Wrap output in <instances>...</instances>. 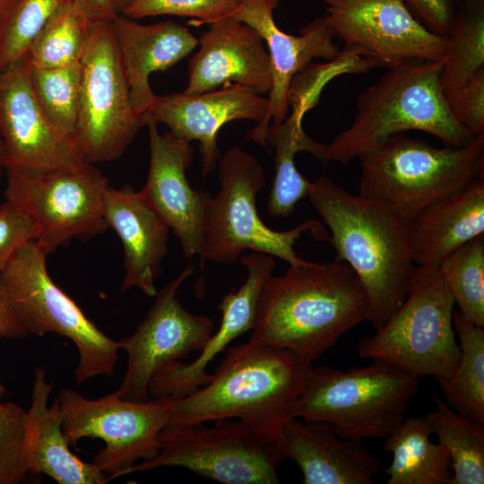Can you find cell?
<instances>
[{
    "instance_id": "obj_1",
    "label": "cell",
    "mask_w": 484,
    "mask_h": 484,
    "mask_svg": "<svg viewBox=\"0 0 484 484\" xmlns=\"http://www.w3.org/2000/svg\"><path fill=\"white\" fill-rule=\"evenodd\" d=\"M368 317L365 290L346 263L304 261L266 280L249 341L289 350L313 363Z\"/></svg>"
},
{
    "instance_id": "obj_41",
    "label": "cell",
    "mask_w": 484,
    "mask_h": 484,
    "mask_svg": "<svg viewBox=\"0 0 484 484\" xmlns=\"http://www.w3.org/2000/svg\"><path fill=\"white\" fill-rule=\"evenodd\" d=\"M412 14L431 32L446 37L458 0H402Z\"/></svg>"
},
{
    "instance_id": "obj_21",
    "label": "cell",
    "mask_w": 484,
    "mask_h": 484,
    "mask_svg": "<svg viewBox=\"0 0 484 484\" xmlns=\"http://www.w3.org/2000/svg\"><path fill=\"white\" fill-rule=\"evenodd\" d=\"M239 259L247 276L238 290L226 294L218 305L222 315L219 329L191 363L177 360L154 375L149 385V394L153 398L179 399L196 391L210 379L206 367L211 361L238 336L252 331L260 292L272 275L275 263L272 255L260 252Z\"/></svg>"
},
{
    "instance_id": "obj_37",
    "label": "cell",
    "mask_w": 484,
    "mask_h": 484,
    "mask_svg": "<svg viewBox=\"0 0 484 484\" xmlns=\"http://www.w3.org/2000/svg\"><path fill=\"white\" fill-rule=\"evenodd\" d=\"M27 413L13 402H0V484H16L29 471Z\"/></svg>"
},
{
    "instance_id": "obj_45",
    "label": "cell",
    "mask_w": 484,
    "mask_h": 484,
    "mask_svg": "<svg viewBox=\"0 0 484 484\" xmlns=\"http://www.w3.org/2000/svg\"><path fill=\"white\" fill-rule=\"evenodd\" d=\"M113 2V6H114V9H115V12L117 13H120L123 6L125 5L126 0H112Z\"/></svg>"
},
{
    "instance_id": "obj_26",
    "label": "cell",
    "mask_w": 484,
    "mask_h": 484,
    "mask_svg": "<svg viewBox=\"0 0 484 484\" xmlns=\"http://www.w3.org/2000/svg\"><path fill=\"white\" fill-rule=\"evenodd\" d=\"M416 265L439 266L453 251L484 233V177L434 202L410 222Z\"/></svg>"
},
{
    "instance_id": "obj_13",
    "label": "cell",
    "mask_w": 484,
    "mask_h": 484,
    "mask_svg": "<svg viewBox=\"0 0 484 484\" xmlns=\"http://www.w3.org/2000/svg\"><path fill=\"white\" fill-rule=\"evenodd\" d=\"M56 399L70 445L84 437L104 441L105 447L92 462L108 474V481L137 461L158 454L160 434L169 422L172 403L170 398L127 401L117 392L91 400L71 388L61 389Z\"/></svg>"
},
{
    "instance_id": "obj_42",
    "label": "cell",
    "mask_w": 484,
    "mask_h": 484,
    "mask_svg": "<svg viewBox=\"0 0 484 484\" xmlns=\"http://www.w3.org/2000/svg\"><path fill=\"white\" fill-rule=\"evenodd\" d=\"M28 335L17 319L3 290L0 289V340L23 339L28 337ZM4 393L5 389L0 384V395H4Z\"/></svg>"
},
{
    "instance_id": "obj_30",
    "label": "cell",
    "mask_w": 484,
    "mask_h": 484,
    "mask_svg": "<svg viewBox=\"0 0 484 484\" xmlns=\"http://www.w3.org/2000/svg\"><path fill=\"white\" fill-rule=\"evenodd\" d=\"M440 73L446 101L484 67V0H458Z\"/></svg>"
},
{
    "instance_id": "obj_14",
    "label": "cell",
    "mask_w": 484,
    "mask_h": 484,
    "mask_svg": "<svg viewBox=\"0 0 484 484\" xmlns=\"http://www.w3.org/2000/svg\"><path fill=\"white\" fill-rule=\"evenodd\" d=\"M342 53L376 68L445 58L446 37L428 30L402 0H322Z\"/></svg>"
},
{
    "instance_id": "obj_22",
    "label": "cell",
    "mask_w": 484,
    "mask_h": 484,
    "mask_svg": "<svg viewBox=\"0 0 484 484\" xmlns=\"http://www.w3.org/2000/svg\"><path fill=\"white\" fill-rule=\"evenodd\" d=\"M284 460L294 461L304 484H372L380 459L361 440L340 436L327 424L290 419L281 438Z\"/></svg>"
},
{
    "instance_id": "obj_2",
    "label": "cell",
    "mask_w": 484,
    "mask_h": 484,
    "mask_svg": "<svg viewBox=\"0 0 484 484\" xmlns=\"http://www.w3.org/2000/svg\"><path fill=\"white\" fill-rule=\"evenodd\" d=\"M313 367L296 353L273 345L248 341L233 346L205 385L172 399L168 424L242 419L281 453L284 425Z\"/></svg>"
},
{
    "instance_id": "obj_6",
    "label": "cell",
    "mask_w": 484,
    "mask_h": 484,
    "mask_svg": "<svg viewBox=\"0 0 484 484\" xmlns=\"http://www.w3.org/2000/svg\"><path fill=\"white\" fill-rule=\"evenodd\" d=\"M349 370L313 367L292 418L331 426L344 438H386L405 419L419 390V376L372 360Z\"/></svg>"
},
{
    "instance_id": "obj_12",
    "label": "cell",
    "mask_w": 484,
    "mask_h": 484,
    "mask_svg": "<svg viewBox=\"0 0 484 484\" xmlns=\"http://www.w3.org/2000/svg\"><path fill=\"white\" fill-rule=\"evenodd\" d=\"M6 172L5 199L33 219L35 241L48 255L73 238L96 236L108 228L104 196L109 185L93 164Z\"/></svg>"
},
{
    "instance_id": "obj_17",
    "label": "cell",
    "mask_w": 484,
    "mask_h": 484,
    "mask_svg": "<svg viewBox=\"0 0 484 484\" xmlns=\"http://www.w3.org/2000/svg\"><path fill=\"white\" fill-rule=\"evenodd\" d=\"M150 138V168L142 194L177 238L185 257L202 255L212 195L194 190L186 169L193 162L191 143L170 132L161 134L145 117Z\"/></svg>"
},
{
    "instance_id": "obj_40",
    "label": "cell",
    "mask_w": 484,
    "mask_h": 484,
    "mask_svg": "<svg viewBox=\"0 0 484 484\" xmlns=\"http://www.w3.org/2000/svg\"><path fill=\"white\" fill-rule=\"evenodd\" d=\"M446 102L456 120L471 134L484 133V67Z\"/></svg>"
},
{
    "instance_id": "obj_10",
    "label": "cell",
    "mask_w": 484,
    "mask_h": 484,
    "mask_svg": "<svg viewBox=\"0 0 484 484\" xmlns=\"http://www.w3.org/2000/svg\"><path fill=\"white\" fill-rule=\"evenodd\" d=\"M194 424H168L159 437V452L148 461L122 471L120 476L159 467H184L224 484H277L278 447L249 423L225 419Z\"/></svg>"
},
{
    "instance_id": "obj_16",
    "label": "cell",
    "mask_w": 484,
    "mask_h": 484,
    "mask_svg": "<svg viewBox=\"0 0 484 484\" xmlns=\"http://www.w3.org/2000/svg\"><path fill=\"white\" fill-rule=\"evenodd\" d=\"M0 134L5 169H75L86 162L48 121L33 92L26 57L0 70Z\"/></svg>"
},
{
    "instance_id": "obj_8",
    "label": "cell",
    "mask_w": 484,
    "mask_h": 484,
    "mask_svg": "<svg viewBox=\"0 0 484 484\" xmlns=\"http://www.w3.org/2000/svg\"><path fill=\"white\" fill-rule=\"evenodd\" d=\"M454 298L438 266L416 265L405 300L358 345L363 359L395 365L417 376L445 377L461 354L453 324Z\"/></svg>"
},
{
    "instance_id": "obj_38",
    "label": "cell",
    "mask_w": 484,
    "mask_h": 484,
    "mask_svg": "<svg viewBox=\"0 0 484 484\" xmlns=\"http://www.w3.org/2000/svg\"><path fill=\"white\" fill-rule=\"evenodd\" d=\"M241 0H126L120 13L140 19L157 15L189 17L197 23H211L233 15Z\"/></svg>"
},
{
    "instance_id": "obj_28",
    "label": "cell",
    "mask_w": 484,
    "mask_h": 484,
    "mask_svg": "<svg viewBox=\"0 0 484 484\" xmlns=\"http://www.w3.org/2000/svg\"><path fill=\"white\" fill-rule=\"evenodd\" d=\"M453 324L460 341L458 364L450 376L434 379L450 408L484 425V330L456 310Z\"/></svg>"
},
{
    "instance_id": "obj_20",
    "label": "cell",
    "mask_w": 484,
    "mask_h": 484,
    "mask_svg": "<svg viewBox=\"0 0 484 484\" xmlns=\"http://www.w3.org/2000/svg\"><path fill=\"white\" fill-rule=\"evenodd\" d=\"M198 39L199 50L188 65L186 94L238 84L263 95L272 85L269 54L261 35L233 15L210 23Z\"/></svg>"
},
{
    "instance_id": "obj_18",
    "label": "cell",
    "mask_w": 484,
    "mask_h": 484,
    "mask_svg": "<svg viewBox=\"0 0 484 484\" xmlns=\"http://www.w3.org/2000/svg\"><path fill=\"white\" fill-rule=\"evenodd\" d=\"M279 1L241 0L233 14L261 35L271 61L272 85L268 96L269 108L265 118L247 134L249 139L265 148L270 125H281L288 117V94L292 78L314 58L331 61L341 53L325 17L315 18L300 30L298 36L281 30L273 18Z\"/></svg>"
},
{
    "instance_id": "obj_43",
    "label": "cell",
    "mask_w": 484,
    "mask_h": 484,
    "mask_svg": "<svg viewBox=\"0 0 484 484\" xmlns=\"http://www.w3.org/2000/svg\"><path fill=\"white\" fill-rule=\"evenodd\" d=\"M84 13L90 26L110 23L117 14L112 0H68Z\"/></svg>"
},
{
    "instance_id": "obj_32",
    "label": "cell",
    "mask_w": 484,
    "mask_h": 484,
    "mask_svg": "<svg viewBox=\"0 0 484 484\" xmlns=\"http://www.w3.org/2000/svg\"><path fill=\"white\" fill-rule=\"evenodd\" d=\"M91 26L82 11L64 0L51 14L31 43L26 55L30 65L56 68L81 60Z\"/></svg>"
},
{
    "instance_id": "obj_35",
    "label": "cell",
    "mask_w": 484,
    "mask_h": 484,
    "mask_svg": "<svg viewBox=\"0 0 484 484\" xmlns=\"http://www.w3.org/2000/svg\"><path fill=\"white\" fill-rule=\"evenodd\" d=\"M64 0H12L0 19V70L24 58Z\"/></svg>"
},
{
    "instance_id": "obj_19",
    "label": "cell",
    "mask_w": 484,
    "mask_h": 484,
    "mask_svg": "<svg viewBox=\"0 0 484 484\" xmlns=\"http://www.w3.org/2000/svg\"><path fill=\"white\" fill-rule=\"evenodd\" d=\"M269 99L238 84L223 86L199 94L183 91L158 96L143 116L157 125L165 124L179 138L200 143L203 176L217 168L220 157L217 139L220 128L234 120L260 124L266 117Z\"/></svg>"
},
{
    "instance_id": "obj_11",
    "label": "cell",
    "mask_w": 484,
    "mask_h": 484,
    "mask_svg": "<svg viewBox=\"0 0 484 484\" xmlns=\"http://www.w3.org/2000/svg\"><path fill=\"white\" fill-rule=\"evenodd\" d=\"M80 61L81 99L73 143L86 163L114 160L124 154L146 121L131 105L110 23L91 26Z\"/></svg>"
},
{
    "instance_id": "obj_39",
    "label": "cell",
    "mask_w": 484,
    "mask_h": 484,
    "mask_svg": "<svg viewBox=\"0 0 484 484\" xmlns=\"http://www.w3.org/2000/svg\"><path fill=\"white\" fill-rule=\"evenodd\" d=\"M37 237L38 228L33 219L5 200L0 205V271L22 246L36 240Z\"/></svg>"
},
{
    "instance_id": "obj_25",
    "label": "cell",
    "mask_w": 484,
    "mask_h": 484,
    "mask_svg": "<svg viewBox=\"0 0 484 484\" xmlns=\"http://www.w3.org/2000/svg\"><path fill=\"white\" fill-rule=\"evenodd\" d=\"M43 367H36L27 413L26 455L30 473H43L59 484H104L108 476L93 462L82 461L69 449L63 432L58 400L48 407L53 384Z\"/></svg>"
},
{
    "instance_id": "obj_31",
    "label": "cell",
    "mask_w": 484,
    "mask_h": 484,
    "mask_svg": "<svg viewBox=\"0 0 484 484\" xmlns=\"http://www.w3.org/2000/svg\"><path fill=\"white\" fill-rule=\"evenodd\" d=\"M304 115L292 113L278 125H270L267 143L275 151V174L270 191L267 212L271 216L287 218L298 203L308 195L311 182L296 168L294 158L301 151V142L306 134L302 127Z\"/></svg>"
},
{
    "instance_id": "obj_33",
    "label": "cell",
    "mask_w": 484,
    "mask_h": 484,
    "mask_svg": "<svg viewBox=\"0 0 484 484\" xmlns=\"http://www.w3.org/2000/svg\"><path fill=\"white\" fill-rule=\"evenodd\" d=\"M30 81L48 121L73 143L81 99V61L56 68L30 65Z\"/></svg>"
},
{
    "instance_id": "obj_5",
    "label": "cell",
    "mask_w": 484,
    "mask_h": 484,
    "mask_svg": "<svg viewBox=\"0 0 484 484\" xmlns=\"http://www.w3.org/2000/svg\"><path fill=\"white\" fill-rule=\"evenodd\" d=\"M359 159V194L410 222L429 204L484 177V133L459 147L436 148L402 132Z\"/></svg>"
},
{
    "instance_id": "obj_44",
    "label": "cell",
    "mask_w": 484,
    "mask_h": 484,
    "mask_svg": "<svg viewBox=\"0 0 484 484\" xmlns=\"http://www.w3.org/2000/svg\"><path fill=\"white\" fill-rule=\"evenodd\" d=\"M4 169H5V147L0 134V177Z\"/></svg>"
},
{
    "instance_id": "obj_15",
    "label": "cell",
    "mask_w": 484,
    "mask_h": 484,
    "mask_svg": "<svg viewBox=\"0 0 484 484\" xmlns=\"http://www.w3.org/2000/svg\"><path fill=\"white\" fill-rule=\"evenodd\" d=\"M193 272V266L186 268L162 288L136 331L117 341L127 354L125 376L116 391L122 399L149 400L154 375L192 351H200L212 334V320L188 312L178 298L180 286Z\"/></svg>"
},
{
    "instance_id": "obj_29",
    "label": "cell",
    "mask_w": 484,
    "mask_h": 484,
    "mask_svg": "<svg viewBox=\"0 0 484 484\" xmlns=\"http://www.w3.org/2000/svg\"><path fill=\"white\" fill-rule=\"evenodd\" d=\"M425 418L447 450L453 469L450 484L484 483V425L457 413L437 395Z\"/></svg>"
},
{
    "instance_id": "obj_27",
    "label": "cell",
    "mask_w": 484,
    "mask_h": 484,
    "mask_svg": "<svg viewBox=\"0 0 484 484\" xmlns=\"http://www.w3.org/2000/svg\"><path fill=\"white\" fill-rule=\"evenodd\" d=\"M425 417H410L384 439V450L392 454L385 469L387 484H450L451 459L447 450L430 439Z\"/></svg>"
},
{
    "instance_id": "obj_24",
    "label": "cell",
    "mask_w": 484,
    "mask_h": 484,
    "mask_svg": "<svg viewBox=\"0 0 484 484\" xmlns=\"http://www.w3.org/2000/svg\"><path fill=\"white\" fill-rule=\"evenodd\" d=\"M130 91V102L140 116L152 108L156 95L150 75L165 71L188 56L198 45L190 30L172 21L140 24L117 13L110 22Z\"/></svg>"
},
{
    "instance_id": "obj_34",
    "label": "cell",
    "mask_w": 484,
    "mask_h": 484,
    "mask_svg": "<svg viewBox=\"0 0 484 484\" xmlns=\"http://www.w3.org/2000/svg\"><path fill=\"white\" fill-rule=\"evenodd\" d=\"M459 312L474 324L484 326V235L463 244L439 264Z\"/></svg>"
},
{
    "instance_id": "obj_4",
    "label": "cell",
    "mask_w": 484,
    "mask_h": 484,
    "mask_svg": "<svg viewBox=\"0 0 484 484\" xmlns=\"http://www.w3.org/2000/svg\"><path fill=\"white\" fill-rule=\"evenodd\" d=\"M445 59L387 68L357 97L356 114L349 127L329 144L307 135L302 151L314 155L324 165L332 160L346 165L390 135L409 130L433 134L446 146L470 143L476 135L454 117L441 89Z\"/></svg>"
},
{
    "instance_id": "obj_23",
    "label": "cell",
    "mask_w": 484,
    "mask_h": 484,
    "mask_svg": "<svg viewBox=\"0 0 484 484\" xmlns=\"http://www.w3.org/2000/svg\"><path fill=\"white\" fill-rule=\"evenodd\" d=\"M104 218L124 248L125 273L121 292L138 288L146 296L156 297L155 281L168 253L169 228L142 192L128 184L120 189H107Z\"/></svg>"
},
{
    "instance_id": "obj_9",
    "label": "cell",
    "mask_w": 484,
    "mask_h": 484,
    "mask_svg": "<svg viewBox=\"0 0 484 484\" xmlns=\"http://www.w3.org/2000/svg\"><path fill=\"white\" fill-rule=\"evenodd\" d=\"M48 254L35 240L22 246L0 271V289L28 334L54 333L77 348V384L96 376H111L117 360V341L90 320L51 279Z\"/></svg>"
},
{
    "instance_id": "obj_3",
    "label": "cell",
    "mask_w": 484,
    "mask_h": 484,
    "mask_svg": "<svg viewBox=\"0 0 484 484\" xmlns=\"http://www.w3.org/2000/svg\"><path fill=\"white\" fill-rule=\"evenodd\" d=\"M307 197L329 227L335 260L356 273L369 303L368 322L382 327L406 298L415 267L409 222L381 203L356 195L322 176Z\"/></svg>"
},
{
    "instance_id": "obj_7",
    "label": "cell",
    "mask_w": 484,
    "mask_h": 484,
    "mask_svg": "<svg viewBox=\"0 0 484 484\" xmlns=\"http://www.w3.org/2000/svg\"><path fill=\"white\" fill-rule=\"evenodd\" d=\"M220 188L210 205L200 256L204 261L232 264L246 250L265 253L296 265L305 260L294 250L305 232L317 241L328 239L327 231L315 220L278 231L267 227L256 210V196L265 186L264 169L255 156L238 146L224 153L217 162Z\"/></svg>"
},
{
    "instance_id": "obj_46",
    "label": "cell",
    "mask_w": 484,
    "mask_h": 484,
    "mask_svg": "<svg viewBox=\"0 0 484 484\" xmlns=\"http://www.w3.org/2000/svg\"><path fill=\"white\" fill-rule=\"evenodd\" d=\"M12 0H0V19Z\"/></svg>"
},
{
    "instance_id": "obj_36",
    "label": "cell",
    "mask_w": 484,
    "mask_h": 484,
    "mask_svg": "<svg viewBox=\"0 0 484 484\" xmlns=\"http://www.w3.org/2000/svg\"><path fill=\"white\" fill-rule=\"evenodd\" d=\"M375 68L371 63L341 51L328 63H311L292 78L288 94L289 105L292 110L305 115L316 104L322 89L332 78L343 73H362Z\"/></svg>"
}]
</instances>
